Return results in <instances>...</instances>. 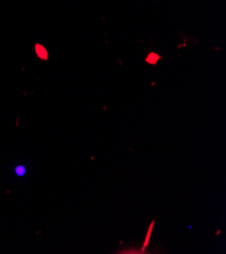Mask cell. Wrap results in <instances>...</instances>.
Here are the masks:
<instances>
[{
    "label": "cell",
    "instance_id": "1",
    "mask_svg": "<svg viewBox=\"0 0 226 254\" xmlns=\"http://www.w3.org/2000/svg\"><path fill=\"white\" fill-rule=\"evenodd\" d=\"M15 174L17 176H23L24 175L25 173H27V168L24 167V166L23 165H18V166H16L15 167Z\"/></svg>",
    "mask_w": 226,
    "mask_h": 254
}]
</instances>
